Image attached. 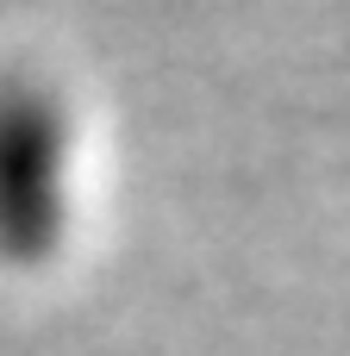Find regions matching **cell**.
<instances>
[{"label":"cell","mask_w":350,"mask_h":356,"mask_svg":"<svg viewBox=\"0 0 350 356\" xmlns=\"http://www.w3.org/2000/svg\"><path fill=\"white\" fill-rule=\"evenodd\" d=\"M69 213V131L38 81H0V263H44Z\"/></svg>","instance_id":"obj_1"}]
</instances>
